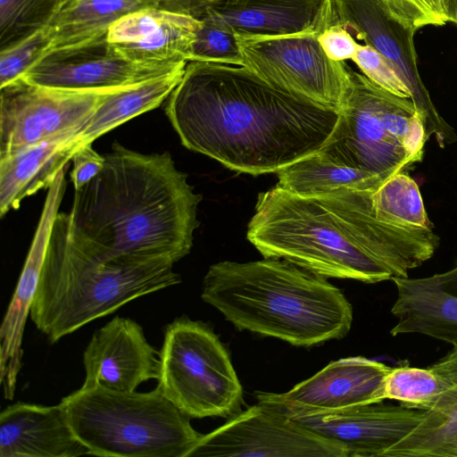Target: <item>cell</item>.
Returning <instances> with one entry per match:
<instances>
[{
  "mask_svg": "<svg viewBox=\"0 0 457 457\" xmlns=\"http://www.w3.org/2000/svg\"><path fill=\"white\" fill-rule=\"evenodd\" d=\"M186 66L108 93L78 132L79 147L160 106L180 81Z\"/></svg>",
  "mask_w": 457,
  "mask_h": 457,
  "instance_id": "cell-23",
  "label": "cell"
},
{
  "mask_svg": "<svg viewBox=\"0 0 457 457\" xmlns=\"http://www.w3.org/2000/svg\"><path fill=\"white\" fill-rule=\"evenodd\" d=\"M325 13V0H219L200 19L236 36L272 37L321 31Z\"/></svg>",
  "mask_w": 457,
  "mask_h": 457,
  "instance_id": "cell-20",
  "label": "cell"
},
{
  "mask_svg": "<svg viewBox=\"0 0 457 457\" xmlns=\"http://www.w3.org/2000/svg\"><path fill=\"white\" fill-rule=\"evenodd\" d=\"M71 161H72V170L70 178L74 190L77 191L102 170L104 155L99 154L93 148L92 144H88L79 148Z\"/></svg>",
  "mask_w": 457,
  "mask_h": 457,
  "instance_id": "cell-35",
  "label": "cell"
},
{
  "mask_svg": "<svg viewBox=\"0 0 457 457\" xmlns=\"http://www.w3.org/2000/svg\"><path fill=\"white\" fill-rule=\"evenodd\" d=\"M145 8L157 9L199 20L219 0H136Z\"/></svg>",
  "mask_w": 457,
  "mask_h": 457,
  "instance_id": "cell-36",
  "label": "cell"
},
{
  "mask_svg": "<svg viewBox=\"0 0 457 457\" xmlns=\"http://www.w3.org/2000/svg\"><path fill=\"white\" fill-rule=\"evenodd\" d=\"M190 62H208L243 66L237 36L206 19H200Z\"/></svg>",
  "mask_w": 457,
  "mask_h": 457,
  "instance_id": "cell-30",
  "label": "cell"
},
{
  "mask_svg": "<svg viewBox=\"0 0 457 457\" xmlns=\"http://www.w3.org/2000/svg\"><path fill=\"white\" fill-rule=\"evenodd\" d=\"M277 174L278 187L301 196L377 190L389 178L335 163L319 152L295 162Z\"/></svg>",
  "mask_w": 457,
  "mask_h": 457,
  "instance_id": "cell-24",
  "label": "cell"
},
{
  "mask_svg": "<svg viewBox=\"0 0 457 457\" xmlns=\"http://www.w3.org/2000/svg\"><path fill=\"white\" fill-rule=\"evenodd\" d=\"M84 386L101 385L125 392L159 379V353L135 320L117 316L95 332L84 354Z\"/></svg>",
  "mask_w": 457,
  "mask_h": 457,
  "instance_id": "cell-17",
  "label": "cell"
},
{
  "mask_svg": "<svg viewBox=\"0 0 457 457\" xmlns=\"http://www.w3.org/2000/svg\"><path fill=\"white\" fill-rule=\"evenodd\" d=\"M142 8L136 0H69L46 27L52 38L50 51L104 35L119 19Z\"/></svg>",
  "mask_w": 457,
  "mask_h": 457,
  "instance_id": "cell-25",
  "label": "cell"
},
{
  "mask_svg": "<svg viewBox=\"0 0 457 457\" xmlns=\"http://www.w3.org/2000/svg\"><path fill=\"white\" fill-rule=\"evenodd\" d=\"M106 34L48 52L21 78L53 88L101 91L128 87L179 68L162 71L136 65L111 46Z\"/></svg>",
  "mask_w": 457,
  "mask_h": 457,
  "instance_id": "cell-14",
  "label": "cell"
},
{
  "mask_svg": "<svg viewBox=\"0 0 457 457\" xmlns=\"http://www.w3.org/2000/svg\"><path fill=\"white\" fill-rule=\"evenodd\" d=\"M391 368L364 357L328 363L310 378L285 393L259 392L258 403L287 418L334 411L377 403V393Z\"/></svg>",
  "mask_w": 457,
  "mask_h": 457,
  "instance_id": "cell-13",
  "label": "cell"
},
{
  "mask_svg": "<svg viewBox=\"0 0 457 457\" xmlns=\"http://www.w3.org/2000/svg\"><path fill=\"white\" fill-rule=\"evenodd\" d=\"M201 201L170 153L142 154L115 142L102 170L75 191L69 214L106 257L176 263L191 251Z\"/></svg>",
  "mask_w": 457,
  "mask_h": 457,
  "instance_id": "cell-3",
  "label": "cell"
},
{
  "mask_svg": "<svg viewBox=\"0 0 457 457\" xmlns=\"http://www.w3.org/2000/svg\"><path fill=\"white\" fill-rule=\"evenodd\" d=\"M158 387L189 418L235 415L243 389L229 355L205 324L187 317L165 328Z\"/></svg>",
  "mask_w": 457,
  "mask_h": 457,
  "instance_id": "cell-8",
  "label": "cell"
},
{
  "mask_svg": "<svg viewBox=\"0 0 457 457\" xmlns=\"http://www.w3.org/2000/svg\"><path fill=\"white\" fill-rule=\"evenodd\" d=\"M397 297L392 336L418 333L457 343V288L453 269L421 278H394Z\"/></svg>",
  "mask_w": 457,
  "mask_h": 457,
  "instance_id": "cell-21",
  "label": "cell"
},
{
  "mask_svg": "<svg viewBox=\"0 0 457 457\" xmlns=\"http://www.w3.org/2000/svg\"><path fill=\"white\" fill-rule=\"evenodd\" d=\"M61 403L89 455L187 457L202 436L158 386L138 393L82 385Z\"/></svg>",
  "mask_w": 457,
  "mask_h": 457,
  "instance_id": "cell-6",
  "label": "cell"
},
{
  "mask_svg": "<svg viewBox=\"0 0 457 457\" xmlns=\"http://www.w3.org/2000/svg\"><path fill=\"white\" fill-rule=\"evenodd\" d=\"M378 212L392 220L432 227L416 182L404 172L389 177L375 192Z\"/></svg>",
  "mask_w": 457,
  "mask_h": 457,
  "instance_id": "cell-29",
  "label": "cell"
},
{
  "mask_svg": "<svg viewBox=\"0 0 457 457\" xmlns=\"http://www.w3.org/2000/svg\"><path fill=\"white\" fill-rule=\"evenodd\" d=\"M326 28L339 25L391 61L410 87L411 100L426 120L428 136L441 146L456 139L436 112L417 67L415 29L398 19L382 0H326Z\"/></svg>",
  "mask_w": 457,
  "mask_h": 457,
  "instance_id": "cell-11",
  "label": "cell"
},
{
  "mask_svg": "<svg viewBox=\"0 0 457 457\" xmlns=\"http://www.w3.org/2000/svg\"><path fill=\"white\" fill-rule=\"evenodd\" d=\"M318 40L328 57L338 62L352 60L359 45L351 33L339 25H331L321 30Z\"/></svg>",
  "mask_w": 457,
  "mask_h": 457,
  "instance_id": "cell-34",
  "label": "cell"
},
{
  "mask_svg": "<svg viewBox=\"0 0 457 457\" xmlns=\"http://www.w3.org/2000/svg\"><path fill=\"white\" fill-rule=\"evenodd\" d=\"M114 90L53 88L22 78L0 87V158L82 128L104 97Z\"/></svg>",
  "mask_w": 457,
  "mask_h": 457,
  "instance_id": "cell-10",
  "label": "cell"
},
{
  "mask_svg": "<svg viewBox=\"0 0 457 457\" xmlns=\"http://www.w3.org/2000/svg\"><path fill=\"white\" fill-rule=\"evenodd\" d=\"M352 60L377 85L397 96L411 99V91L399 70L374 48L359 44Z\"/></svg>",
  "mask_w": 457,
  "mask_h": 457,
  "instance_id": "cell-32",
  "label": "cell"
},
{
  "mask_svg": "<svg viewBox=\"0 0 457 457\" xmlns=\"http://www.w3.org/2000/svg\"><path fill=\"white\" fill-rule=\"evenodd\" d=\"M168 259L109 258L75 229L71 216L54 222L29 316L54 344L142 295L180 283Z\"/></svg>",
  "mask_w": 457,
  "mask_h": 457,
  "instance_id": "cell-5",
  "label": "cell"
},
{
  "mask_svg": "<svg viewBox=\"0 0 457 457\" xmlns=\"http://www.w3.org/2000/svg\"><path fill=\"white\" fill-rule=\"evenodd\" d=\"M442 6L446 21L457 24V0H442Z\"/></svg>",
  "mask_w": 457,
  "mask_h": 457,
  "instance_id": "cell-38",
  "label": "cell"
},
{
  "mask_svg": "<svg viewBox=\"0 0 457 457\" xmlns=\"http://www.w3.org/2000/svg\"><path fill=\"white\" fill-rule=\"evenodd\" d=\"M320 32L237 36L243 66L279 90L339 112L350 85V67L328 57L318 40Z\"/></svg>",
  "mask_w": 457,
  "mask_h": 457,
  "instance_id": "cell-9",
  "label": "cell"
},
{
  "mask_svg": "<svg viewBox=\"0 0 457 457\" xmlns=\"http://www.w3.org/2000/svg\"><path fill=\"white\" fill-rule=\"evenodd\" d=\"M164 111L185 147L251 175L277 173L319 152L339 116L244 66L208 62L187 63Z\"/></svg>",
  "mask_w": 457,
  "mask_h": 457,
  "instance_id": "cell-1",
  "label": "cell"
},
{
  "mask_svg": "<svg viewBox=\"0 0 457 457\" xmlns=\"http://www.w3.org/2000/svg\"><path fill=\"white\" fill-rule=\"evenodd\" d=\"M81 128L64 131L0 158V217L21 202L48 188L79 147Z\"/></svg>",
  "mask_w": 457,
  "mask_h": 457,
  "instance_id": "cell-22",
  "label": "cell"
},
{
  "mask_svg": "<svg viewBox=\"0 0 457 457\" xmlns=\"http://www.w3.org/2000/svg\"><path fill=\"white\" fill-rule=\"evenodd\" d=\"M350 85L337 124L319 153L346 167L383 177L422 159L426 120L411 98L397 96L349 68Z\"/></svg>",
  "mask_w": 457,
  "mask_h": 457,
  "instance_id": "cell-7",
  "label": "cell"
},
{
  "mask_svg": "<svg viewBox=\"0 0 457 457\" xmlns=\"http://www.w3.org/2000/svg\"><path fill=\"white\" fill-rule=\"evenodd\" d=\"M451 385L436 372L427 369L394 368L385 377L376 400H396L402 404L427 410Z\"/></svg>",
  "mask_w": 457,
  "mask_h": 457,
  "instance_id": "cell-27",
  "label": "cell"
},
{
  "mask_svg": "<svg viewBox=\"0 0 457 457\" xmlns=\"http://www.w3.org/2000/svg\"><path fill=\"white\" fill-rule=\"evenodd\" d=\"M52 38L45 28L20 44L0 52V87L20 79L51 48Z\"/></svg>",
  "mask_w": 457,
  "mask_h": 457,
  "instance_id": "cell-31",
  "label": "cell"
},
{
  "mask_svg": "<svg viewBox=\"0 0 457 457\" xmlns=\"http://www.w3.org/2000/svg\"><path fill=\"white\" fill-rule=\"evenodd\" d=\"M423 411L378 402L289 419L340 445L346 457H384L419 424Z\"/></svg>",
  "mask_w": 457,
  "mask_h": 457,
  "instance_id": "cell-15",
  "label": "cell"
},
{
  "mask_svg": "<svg viewBox=\"0 0 457 457\" xmlns=\"http://www.w3.org/2000/svg\"><path fill=\"white\" fill-rule=\"evenodd\" d=\"M202 298L237 328L295 346L340 339L353 322L351 303L327 278L277 258L212 264Z\"/></svg>",
  "mask_w": 457,
  "mask_h": 457,
  "instance_id": "cell-4",
  "label": "cell"
},
{
  "mask_svg": "<svg viewBox=\"0 0 457 457\" xmlns=\"http://www.w3.org/2000/svg\"><path fill=\"white\" fill-rule=\"evenodd\" d=\"M69 0H0V52L45 29Z\"/></svg>",
  "mask_w": 457,
  "mask_h": 457,
  "instance_id": "cell-28",
  "label": "cell"
},
{
  "mask_svg": "<svg viewBox=\"0 0 457 457\" xmlns=\"http://www.w3.org/2000/svg\"><path fill=\"white\" fill-rule=\"evenodd\" d=\"M89 455L75 436L65 407L16 403L0 413V457Z\"/></svg>",
  "mask_w": 457,
  "mask_h": 457,
  "instance_id": "cell-19",
  "label": "cell"
},
{
  "mask_svg": "<svg viewBox=\"0 0 457 457\" xmlns=\"http://www.w3.org/2000/svg\"><path fill=\"white\" fill-rule=\"evenodd\" d=\"M376 191L301 196L276 186L258 195L247 239L264 258L327 278L378 283L407 278L433 256L439 237L432 227L380 215Z\"/></svg>",
  "mask_w": 457,
  "mask_h": 457,
  "instance_id": "cell-2",
  "label": "cell"
},
{
  "mask_svg": "<svg viewBox=\"0 0 457 457\" xmlns=\"http://www.w3.org/2000/svg\"><path fill=\"white\" fill-rule=\"evenodd\" d=\"M200 20L153 8L128 13L108 29L111 46L142 67L171 71L191 60Z\"/></svg>",
  "mask_w": 457,
  "mask_h": 457,
  "instance_id": "cell-16",
  "label": "cell"
},
{
  "mask_svg": "<svg viewBox=\"0 0 457 457\" xmlns=\"http://www.w3.org/2000/svg\"><path fill=\"white\" fill-rule=\"evenodd\" d=\"M346 457L338 444L258 403L202 435L187 457Z\"/></svg>",
  "mask_w": 457,
  "mask_h": 457,
  "instance_id": "cell-12",
  "label": "cell"
},
{
  "mask_svg": "<svg viewBox=\"0 0 457 457\" xmlns=\"http://www.w3.org/2000/svg\"><path fill=\"white\" fill-rule=\"evenodd\" d=\"M404 23L415 29L427 25L442 26L445 20L442 0H382Z\"/></svg>",
  "mask_w": 457,
  "mask_h": 457,
  "instance_id": "cell-33",
  "label": "cell"
},
{
  "mask_svg": "<svg viewBox=\"0 0 457 457\" xmlns=\"http://www.w3.org/2000/svg\"><path fill=\"white\" fill-rule=\"evenodd\" d=\"M384 457H457V381L423 411L419 424Z\"/></svg>",
  "mask_w": 457,
  "mask_h": 457,
  "instance_id": "cell-26",
  "label": "cell"
},
{
  "mask_svg": "<svg viewBox=\"0 0 457 457\" xmlns=\"http://www.w3.org/2000/svg\"><path fill=\"white\" fill-rule=\"evenodd\" d=\"M66 168L59 171L47 188L37 229L0 328V381L7 399L14 395L17 377L21 369L24 326L37 288L54 222L66 189Z\"/></svg>",
  "mask_w": 457,
  "mask_h": 457,
  "instance_id": "cell-18",
  "label": "cell"
},
{
  "mask_svg": "<svg viewBox=\"0 0 457 457\" xmlns=\"http://www.w3.org/2000/svg\"><path fill=\"white\" fill-rule=\"evenodd\" d=\"M449 382L457 381V343L444 357L428 367Z\"/></svg>",
  "mask_w": 457,
  "mask_h": 457,
  "instance_id": "cell-37",
  "label": "cell"
}]
</instances>
